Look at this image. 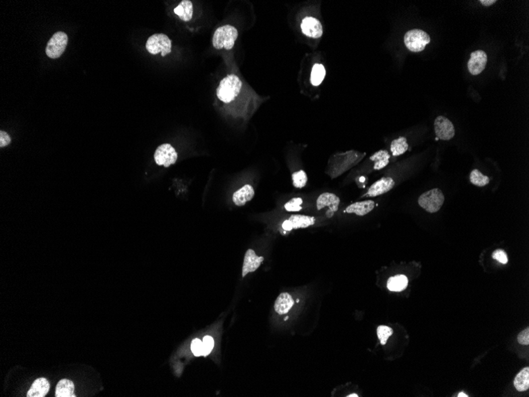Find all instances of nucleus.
Returning a JSON list of instances; mask_svg holds the SVG:
<instances>
[{"mask_svg":"<svg viewBox=\"0 0 529 397\" xmlns=\"http://www.w3.org/2000/svg\"><path fill=\"white\" fill-rule=\"evenodd\" d=\"M242 81L234 74L224 78L217 89V98L224 103H230L240 95L242 88Z\"/></svg>","mask_w":529,"mask_h":397,"instance_id":"1","label":"nucleus"},{"mask_svg":"<svg viewBox=\"0 0 529 397\" xmlns=\"http://www.w3.org/2000/svg\"><path fill=\"white\" fill-rule=\"evenodd\" d=\"M237 29L230 25H224L215 31L213 37V45L215 49H225L230 50L233 48L237 39Z\"/></svg>","mask_w":529,"mask_h":397,"instance_id":"2","label":"nucleus"},{"mask_svg":"<svg viewBox=\"0 0 529 397\" xmlns=\"http://www.w3.org/2000/svg\"><path fill=\"white\" fill-rule=\"evenodd\" d=\"M430 42V37L421 29H413L405 33L404 36L405 45L410 52H420L425 49Z\"/></svg>","mask_w":529,"mask_h":397,"instance_id":"3","label":"nucleus"},{"mask_svg":"<svg viewBox=\"0 0 529 397\" xmlns=\"http://www.w3.org/2000/svg\"><path fill=\"white\" fill-rule=\"evenodd\" d=\"M444 202V196L439 189H433L421 194L418 204L421 208L430 213L439 211Z\"/></svg>","mask_w":529,"mask_h":397,"instance_id":"4","label":"nucleus"},{"mask_svg":"<svg viewBox=\"0 0 529 397\" xmlns=\"http://www.w3.org/2000/svg\"><path fill=\"white\" fill-rule=\"evenodd\" d=\"M146 49L149 53L156 55L161 52L162 56L171 52V41L166 34L155 33L147 39Z\"/></svg>","mask_w":529,"mask_h":397,"instance_id":"5","label":"nucleus"},{"mask_svg":"<svg viewBox=\"0 0 529 397\" xmlns=\"http://www.w3.org/2000/svg\"><path fill=\"white\" fill-rule=\"evenodd\" d=\"M68 35L64 32H57L53 34L47 44V56L51 59H57L62 56L68 45Z\"/></svg>","mask_w":529,"mask_h":397,"instance_id":"6","label":"nucleus"},{"mask_svg":"<svg viewBox=\"0 0 529 397\" xmlns=\"http://www.w3.org/2000/svg\"><path fill=\"white\" fill-rule=\"evenodd\" d=\"M155 163L158 166L169 167L170 165L174 164L178 159V153L170 143H163L158 146L154 154Z\"/></svg>","mask_w":529,"mask_h":397,"instance_id":"7","label":"nucleus"},{"mask_svg":"<svg viewBox=\"0 0 529 397\" xmlns=\"http://www.w3.org/2000/svg\"><path fill=\"white\" fill-rule=\"evenodd\" d=\"M435 133L437 139L449 140L455 136V128L451 121L444 117L439 116L434 122Z\"/></svg>","mask_w":529,"mask_h":397,"instance_id":"8","label":"nucleus"},{"mask_svg":"<svg viewBox=\"0 0 529 397\" xmlns=\"http://www.w3.org/2000/svg\"><path fill=\"white\" fill-rule=\"evenodd\" d=\"M340 205V198L333 193H323L317 199L316 206L318 210H321L325 207H329L327 217L331 218L334 213L338 211Z\"/></svg>","mask_w":529,"mask_h":397,"instance_id":"9","label":"nucleus"},{"mask_svg":"<svg viewBox=\"0 0 529 397\" xmlns=\"http://www.w3.org/2000/svg\"><path fill=\"white\" fill-rule=\"evenodd\" d=\"M315 218L305 215H292L289 219L286 220L282 224V228L285 231L292 229H306L307 227L315 225Z\"/></svg>","mask_w":529,"mask_h":397,"instance_id":"10","label":"nucleus"},{"mask_svg":"<svg viewBox=\"0 0 529 397\" xmlns=\"http://www.w3.org/2000/svg\"><path fill=\"white\" fill-rule=\"evenodd\" d=\"M301 29L303 34L311 38H319L323 33L320 21L313 17L303 18L301 22Z\"/></svg>","mask_w":529,"mask_h":397,"instance_id":"11","label":"nucleus"},{"mask_svg":"<svg viewBox=\"0 0 529 397\" xmlns=\"http://www.w3.org/2000/svg\"><path fill=\"white\" fill-rule=\"evenodd\" d=\"M487 63V55L484 51L477 50L472 52L471 59L467 64V68L471 74L477 76L483 72Z\"/></svg>","mask_w":529,"mask_h":397,"instance_id":"12","label":"nucleus"},{"mask_svg":"<svg viewBox=\"0 0 529 397\" xmlns=\"http://www.w3.org/2000/svg\"><path fill=\"white\" fill-rule=\"evenodd\" d=\"M264 259L262 256H258L255 251L249 249L246 252L244 256V265H243V277H246L248 273L255 272L259 269L263 264Z\"/></svg>","mask_w":529,"mask_h":397,"instance_id":"13","label":"nucleus"},{"mask_svg":"<svg viewBox=\"0 0 529 397\" xmlns=\"http://www.w3.org/2000/svg\"><path fill=\"white\" fill-rule=\"evenodd\" d=\"M395 186V182L392 178H382L380 180L374 182L368 190L367 196L369 197H377L381 194H386L390 191Z\"/></svg>","mask_w":529,"mask_h":397,"instance_id":"14","label":"nucleus"},{"mask_svg":"<svg viewBox=\"0 0 529 397\" xmlns=\"http://www.w3.org/2000/svg\"><path fill=\"white\" fill-rule=\"evenodd\" d=\"M255 197V190L251 185H245L236 193H234L232 200L237 206H244Z\"/></svg>","mask_w":529,"mask_h":397,"instance_id":"15","label":"nucleus"},{"mask_svg":"<svg viewBox=\"0 0 529 397\" xmlns=\"http://www.w3.org/2000/svg\"><path fill=\"white\" fill-rule=\"evenodd\" d=\"M50 390V384L46 378H40L33 382L27 393V397H44Z\"/></svg>","mask_w":529,"mask_h":397,"instance_id":"16","label":"nucleus"},{"mask_svg":"<svg viewBox=\"0 0 529 397\" xmlns=\"http://www.w3.org/2000/svg\"><path fill=\"white\" fill-rule=\"evenodd\" d=\"M294 304L292 296L288 293H282L275 300L274 310L279 315L288 313Z\"/></svg>","mask_w":529,"mask_h":397,"instance_id":"17","label":"nucleus"},{"mask_svg":"<svg viewBox=\"0 0 529 397\" xmlns=\"http://www.w3.org/2000/svg\"><path fill=\"white\" fill-rule=\"evenodd\" d=\"M375 207V202L372 200L356 202L346 208L347 213H355L358 216H365L373 211Z\"/></svg>","mask_w":529,"mask_h":397,"instance_id":"18","label":"nucleus"},{"mask_svg":"<svg viewBox=\"0 0 529 397\" xmlns=\"http://www.w3.org/2000/svg\"><path fill=\"white\" fill-rule=\"evenodd\" d=\"M55 395L56 397H76L73 382L68 379L60 380L56 386Z\"/></svg>","mask_w":529,"mask_h":397,"instance_id":"19","label":"nucleus"},{"mask_svg":"<svg viewBox=\"0 0 529 397\" xmlns=\"http://www.w3.org/2000/svg\"><path fill=\"white\" fill-rule=\"evenodd\" d=\"M174 13L183 21H189L193 17V3L191 1H182L177 7L174 8Z\"/></svg>","mask_w":529,"mask_h":397,"instance_id":"20","label":"nucleus"},{"mask_svg":"<svg viewBox=\"0 0 529 397\" xmlns=\"http://www.w3.org/2000/svg\"><path fill=\"white\" fill-rule=\"evenodd\" d=\"M408 279L405 275L399 274L394 277H391L388 280V289L392 292H401L407 287Z\"/></svg>","mask_w":529,"mask_h":397,"instance_id":"21","label":"nucleus"},{"mask_svg":"<svg viewBox=\"0 0 529 397\" xmlns=\"http://www.w3.org/2000/svg\"><path fill=\"white\" fill-rule=\"evenodd\" d=\"M514 386L518 392H525L529 388V368L523 370L516 376L514 379Z\"/></svg>","mask_w":529,"mask_h":397,"instance_id":"22","label":"nucleus"},{"mask_svg":"<svg viewBox=\"0 0 529 397\" xmlns=\"http://www.w3.org/2000/svg\"><path fill=\"white\" fill-rule=\"evenodd\" d=\"M390 157L391 155L386 150H381L372 155L370 159L374 161L375 170H381L386 167L387 165L389 164Z\"/></svg>","mask_w":529,"mask_h":397,"instance_id":"23","label":"nucleus"},{"mask_svg":"<svg viewBox=\"0 0 529 397\" xmlns=\"http://www.w3.org/2000/svg\"><path fill=\"white\" fill-rule=\"evenodd\" d=\"M408 145L407 140L404 136H400L398 139H396L392 142L391 144V151H392V155L395 156H398V155H402L405 153V151H407Z\"/></svg>","mask_w":529,"mask_h":397,"instance_id":"24","label":"nucleus"},{"mask_svg":"<svg viewBox=\"0 0 529 397\" xmlns=\"http://www.w3.org/2000/svg\"><path fill=\"white\" fill-rule=\"evenodd\" d=\"M326 76V69L323 64H315L313 66L311 74V83L313 86H319Z\"/></svg>","mask_w":529,"mask_h":397,"instance_id":"25","label":"nucleus"},{"mask_svg":"<svg viewBox=\"0 0 529 397\" xmlns=\"http://www.w3.org/2000/svg\"><path fill=\"white\" fill-rule=\"evenodd\" d=\"M470 181L475 186L483 187L488 184L490 182V178L482 174L477 169H474L470 174Z\"/></svg>","mask_w":529,"mask_h":397,"instance_id":"26","label":"nucleus"},{"mask_svg":"<svg viewBox=\"0 0 529 397\" xmlns=\"http://www.w3.org/2000/svg\"><path fill=\"white\" fill-rule=\"evenodd\" d=\"M292 178L294 187H296V188H303V187L306 186V184H307V174H306L305 171H303V170H300V171L293 173V174H292Z\"/></svg>","mask_w":529,"mask_h":397,"instance_id":"27","label":"nucleus"},{"mask_svg":"<svg viewBox=\"0 0 529 397\" xmlns=\"http://www.w3.org/2000/svg\"><path fill=\"white\" fill-rule=\"evenodd\" d=\"M392 334H393V330L388 326H379L377 328V336L382 345L386 344L388 339L392 336Z\"/></svg>","mask_w":529,"mask_h":397,"instance_id":"28","label":"nucleus"},{"mask_svg":"<svg viewBox=\"0 0 529 397\" xmlns=\"http://www.w3.org/2000/svg\"><path fill=\"white\" fill-rule=\"evenodd\" d=\"M303 200L300 198H294L284 205V209L288 212H299L302 209Z\"/></svg>","mask_w":529,"mask_h":397,"instance_id":"29","label":"nucleus"},{"mask_svg":"<svg viewBox=\"0 0 529 397\" xmlns=\"http://www.w3.org/2000/svg\"><path fill=\"white\" fill-rule=\"evenodd\" d=\"M191 351L195 356H205V350L201 339H193L191 343Z\"/></svg>","mask_w":529,"mask_h":397,"instance_id":"30","label":"nucleus"},{"mask_svg":"<svg viewBox=\"0 0 529 397\" xmlns=\"http://www.w3.org/2000/svg\"><path fill=\"white\" fill-rule=\"evenodd\" d=\"M202 342L203 345H204V350H205V356H207L213 351L215 345L214 339L212 336L208 335V336L204 337Z\"/></svg>","mask_w":529,"mask_h":397,"instance_id":"31","label":"nucleus"},{"mask_svg":"<svg viewBox=\"0 0 529 397\" xmlns=\"http://www.w3.org/2000/svg\"><path fill=\"white\" fill-rule=\"evenodd\" d=\"M493 259L499 262L501 264H506L508 263L507 255L503 250H496L493 253Z\"/></svg>","mask_w":529,"mask_h":397,"instance_id":"32","label":"nucleus"},{"mask_svg":"<svg viewBox=\"0 0 529 397\" xmlns=\"http://www.w3.org/2000/svg\"><path fill=\"white\" fill-rule=\"evenodd\" d=\"M518 343L522 345H529V328L524 330L518 336Z\"/></svg>","mask_w":529,"mask_h":397,"instance_id":"33","label":"nucleus"},{"mask_svg":"<svg viewBox=\"0 0 529 397\" xmlns=\"http://www.w3.org/2000/svg\"><path fill=\"white\" fill-rule=\"evenodd\" d=\"M10 142H11V138L9 136V134L4 131H1L0 132V147L9 145Z\"/></svg>","mask_w":529,"mask_h":397,"instance_id":"34","label":"nucleus"},{"mask_svg":"<svg viewBox=\"0 0 529 397\" xmlns=\"http://www.w3.org/2000/svg\"><path fill=\"white\" fill-rule=\"evenodd\" d=\"M496 0H480V3L485 6H492V5L496 3Z\"/></svg>","mask_w":529,"mask_h":397,"instance_id":"35","label":"nucleus"},{"mask_svg":"<svg viewBox=\"0 0 529 397\" xmlns=\"http://www.w3.org/2000/svg\"><path fill=\"white\" fill-rule=\"evenodd\" d=\"M458 397H468V396H467V394H464V393H460V394H459V395H458Z\"/></svg>","mask_w":529,"mask_h":397,"instance_id":"36","label":"nucleus"},{"mask_svg":"<svg viewBox=\"0 0 529 397\" xmlns=\"http://www.w3.org/2000/svg\"><path fill=\"white\" fill-rule=\"evenodd\" d=\"M347 397H358V396L357 395V394H350V395L347 396Z\"/></svg>","mask_w":529,"mask_h":397,"instance_id":"37","label":"nucleus"}]
</instances>
